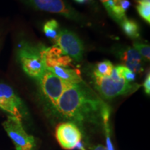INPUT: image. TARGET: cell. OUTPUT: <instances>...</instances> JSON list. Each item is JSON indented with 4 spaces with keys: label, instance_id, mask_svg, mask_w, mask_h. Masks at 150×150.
I'll return each instance as SVG.
<instances>
[{
    "label": "cell",
    "instance_id": "obj_4",
    "mask_svg": "<svg viewBox=\"0 0 150 150\" xmlns=\"http://www.w3.org/2000/svg\"><path fill=\"white\" fill-rule=\"evenodd\" d=\"M37 81L42 99L54 112L62 94L71 84L61 79L48 69Z\"/></svg>",
    "mask_w": 150,
    "mask_h": 150
},
{
    "label": "cell",
    "instance_id": "obj_8",
    "mask_svg": "<svg viewBox=\"0 0 150 150\" xmlns=\"http://www.w3.org/2000/svg\"><path fill=\"white\" fill-rule=\"evenodd\" d=\"M55 45L61 49L66 54L76 62L83 60L84 46L82 41L72 31L67 29H62L59 31Z\"/></svg>",
    "mask_w": 150,
    "mask_h": 150
},
{
    "label": "cell",
    "instance_id": "obj_19",
    "mask_svg": "<svg viewBox=\"0 0 150 150\" xmlns=\"http://www.w3.org/2000/svg\"><path fill=\"white\" fill-rule=\"evenodd\" d=\"M134 48L138 52V54L142 56V59H145L147 61L150 59V47L149 44L145 43L135 42L133 44Z\"/></svg>",
    "mask_w": 150,
    "mask_h": 150
},
{
    "label": "cell",
    "instance_id": "obj_22",
    "mask_svg": "<svg viewBox=\"0 0 150 150\" xmlns=\"http://www.w3.org/2000/svg\"><path fill=\"white\" fill-rule=\"evenodd\" d=\"M74 1L79 4H85L88 2L90 0H74Z\"/></svg>",
    "mask_w": 150,
    "mask_h": 150
},
{
    "label": "cell",
    "instance_id": "obj_2",
    "mask_svg": "<svg viewBox=\"0 0 150 150\" xmlns=\"http://www.w3.org/2000/svg\"><path fill=\"white\" fill-rule=\"evenodd\" d=\"M46 47L23 42L18 49V59L22 70L29 77L38 80L47 70L45 63Z\"/></svg>",
    "mask_w": 150,
    "mask_h": 150
},
{
    "label": "cell",
    "instance_id": "obj_10",
    "mask_svg": "<svg viewBox=\"0 0 150 150\" xmlns=\"http://www.w3.org/2000/svg\"><path fill=\"white\" fill-rule=\"evenodd\" d=\"M117 54L120 59L123 61L125 66L135 74L141 73L143 71V59L134 48L125 47L120 49Z\"/></svg>",
    "mask_w": 150,
    "mask_h": 150
},
{
    "label": "cell",
    "instance_id": "obj_23",
    "mask_svg": "<svg viewBox=\"0 0 150 150\" xmlns=\"http://www.w3.org/2000/svg\"><path fill=\"white\" fill-rule=\"evenodd\" d=\"M142 1H147V2H150V0H142Z\"/></svg>",
    "mask_w": 150,
    "mask_h": 150
},
{
    "label": "cell",
    "instance_id": "obj_6",
    "mask_svg": "<svg viewBox=\"0 0 150 150\" xmlns=\"http://www.w3.org/2000/svg\"><path fill=\"white\" fill-rule=\"evenodd\" d=\"M2 125L16 150L35 149L36 145L35 138L28 134L24 127L23 122L13 116L8 115Z\"/></svg>",
    "mask_w": 150,
    "mask_h": 150
},
{
    "label": "cell",
    "instance_id": "obj_9",
    "mask_svg": "<svg viewBox=\"0 0 150 150\" xmlns=\"http://www.w3.org/2000/svg\"><path fill=\"white\" fill-rule=\"evenodd\" d=\"M56 138L64 149L71 150L81 142L82 134L76 125L70 122L59 124L56 129Z\"/></svg>",
    "mask_w": 150,
    "mask_h": 150
},
{
    "label": "cell",
    "instance_id": "obj_18",
    "mask_svg": "<svg viewBox=\"0 0 150 150\" xmlns=\"http://www.w3.org/2000/svg\"><path fill=\"white\" fill-rule=\"evenodd\" d=\"M117 74L120 78H122L129 83H134L136 80V75L125 65H117L115 67Z\"/></svg>",
    "mask_w": 150,
    "mask_h": 150
},
{
    "label": "cell",
    "instance_id": "obj_5",
    "mask_svg": "<svg viewBox=\"0 0 150 150\" xmlns=\"http://www.w3.org/2000/svg\"><path fill=\"white\" fill-rule=\"evenodd\" d=\"M24 4L38 11L59 14L65 18L82 23L83 16L65 0H21Z\"/></svg>",
    "mask_w": 150,
    "mask_h": 150
},
{
    "label": "cell",
    "instance_id": "obj_13",
    "mask_svg": "<svg viewBox=\"0 0 150 150\" xmlns=\"http://www.w3.org/2000/svg\"><path fill=\"white\" fill-rule=\"evenodd\" d=\"M100 1L104 4L108 15L116 22L120 23L126 18V13L120 7L119 0H100Z\"/></svg>",
    "mask_w": 150,
    "mask_h": 150
},
{
    "label": "cell",
    "instance_id": "obj_16",
    "mask_svg": "<svg viewBox=\"0 0 150 150\" xmlns=\"http://www.w3.org/2000/svg\"><path fill=\"white\" fill-rule=\"evenodd\" d=\"M59 24L56 20H50L46 22L43 26V31L49 38L56 42L59 35Z\"/></svg>",
    "mask_w": 150,
    "mask_h": 150
},
{
    "label": "cell",
    "instance_id": "obj_20",
    "mask_svg": "<svg viewBox=\"0 0 150 150\" xmlns=\"http://www.w3.org/2000/svg\"><path fill=\"white\" fill-rule=\"evenodd\" d=\"M143 87H144V90H145V93L147 95H149L150 94V75L149 73H148V74L146 76L145 81H144L143 83Z\"/></svg>",
    "mask_w": 150,
    "mask_h": 150
},
{
    "label": "cell",
    "instance_id": "obj_14",
    "mask_svg": "<svg viewBox=\"0 0 150 150\" xmlns=\"http://www.w3.org/2000/svg\"><path fill=\"white\" fill-rule=\"evenodd\" d=\"M120 24L124 32L128 37L132 39H136L140 37L139 25L135 20L126 18Z\"/></svg>",
    "mask_w": 150,
    "mask_h": 150
},
{
    "label": "cell",
    "instance_id": "obj_3",
    "mask_svg": "<svg viewBox=\"0 0 150 150\" xmlns=\"http://www.w3.org/2000/svg\"><path fill=\"white\" fill-rule=\"evenodd\" d=\"M94 87L102 99H111L131 94L140 88L139 84L129 83L122 78L114 79L111 76L101 77L93 76Z\"/></svg>",
    "mask_w": 150,
    "mask_h": 150
},
{
    "label": "cell",
    "instance_id": "obj_21",
    "mask_svg": "<svg viewBox=\"0 0 150 150\" xmlns=\"http://www.w3.org/2000/svg\"><path fill=\"white\" fill-rule=\"evenodd\" d=\"M91 150H106V147L102 145H97L91 147Z\"/></svg>",
    "mask_w": 150,
    "mask_h": 150
},
{
    "label": "cell",
    "instance_id": "obj_15",
    "mask_svg": "<svg viewBox=\"0 0 150 150\" xmlns=\"http://www.w3.org/2000/svg\"><path fill=\"white\" fill-rule=\"evenodd\" d=\"M113 68V65L109 61L99 62L95 66L93 74L101 77H108L111 75Z\"/></svg>",
    "mask_w": 150,
    "mask_h": 150
},
{
    "label": "cell",
    "instance_id": "obj_7",
    "mask_svg": "<svg viewBox=\"0 0 150 150\" xmlns=\"http://www.w3.org/2000/svg\"><path fill=\"white\" fill-rule=\"evenodd\" d=\"M0 108L22 122L29 115L23 101L12 87L2 83H0Z\"/></svg>",
    "mask_w": 150,
    "mask_h": 150
},
{
    "label": "cell",
    "instance_id": "obj_11",
    "mask_svg": "<svg viewBox=\"0 0 150 150\" xmlns=\"http://www.w3.org/2000/svg\"><path fill=\"white\" fill-rule=\"evenodd\" d=\"M72 59L63 52L59 47L54 45L47 47L45 54V63L47 69L56 66L69 67L72 63Z\"/></svg>",
    "mask_w": 150,
    "mask_h": 150
},
{
    "label": "cell",
    "instance_id": "obj_1",
    "mask_svg": "<svg viewBox=\"0 0 150 150\" xmlns=\"http://www.w3.org/2000/svg\"><path fill=\"white\" fill-rule=\"evenodd\" d=\"M54 114L76 125H99L109 121L110 108L84 81L72 83L62 94Z\"/></svg>",
    "mask_w": 150,
    "mask_h": 150
},
{
    "label": "cell",
    "instance_id": "obj_12",
    "mask_svg": "<svg viewBox=\"0 0 150 150\" xmlns=\"http://www.w3.org/2000/svg\"><path fill=\"white\" fill-rule=\"evenodd\" d=\"M48 70L53 72L61 79L68 83H77L83 81L81 76L80 71L76 69L70 68V67L56 66Z\"/></svg>",
    "mask_w": 150,
    "mask_h": 150
},
{
    "label": "cell",
    "instance_id": "obj_17",
    "mask_svg": "<svg viewBox=\"0 0 150 150\" xmlns=\"http://www.w3.org/2000/svg\"><path fill=\"white\" fill-rule=\"evenodd\" d=\"M138 5L136 6L137 11L140 16L146 22L149 24L150 23V2L138 0Z\"/></svg>",
    "mask_w": 150,
    "mask_h": 150
}]
</instances>
